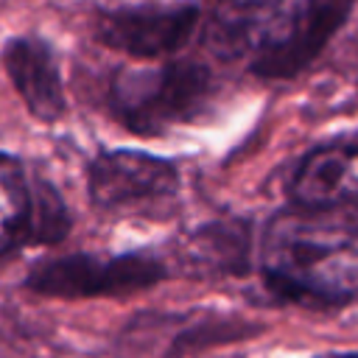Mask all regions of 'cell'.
Wrapping results in <instances>:
<instances>
[{"instance_id": "obj_1", "label": "cell", "mask_w": 358, "mask_h": 358, "mask_svg": "<svg viewBox=\"0 0 358 358\" xmlns=\"http://www.w3.org/2000/svg\"><path fill=\"white\" fill-rule=\"evenodd\" d=\"M260 271L288 302H352L358 299V227L327 210H285L263 232Z\"/></svg>"}, {"instance_id": "obj_3", "label": "cell", "mask_w": 358, "mask_h": 358, "mask_svg": "<svg viewBox=\"0 0 358 358\" xmlns=\"http://www.w3.org/2000/svg\"><path fill=\"white\" fill-rule=\"evenodd\" d=\"M165 277V266L143 252L98 257V255H64L36 263L25 277V285L48 296H112L148 288Z\"/></svg>"}, {"instance_id": "obj_11", "label": "cell", "mask_w": 358, "mask_h": 358, "mask_svg": "<svg viewBox=\"0 0 358 358\" xmlns=\"http://www.w3.org/2000/svg\"><path fill=\"white\" fill-rule=\"evenodd\" d=\"M185 255L193 266L241 274L249 263V227L241 221H210L187 238Z\"/></svg>"}, {"instance_id": "obj_2", "label": "cell", "mask_w": 358, "mask_h": 358, "mask_svg": "<svg viewBox=\"0 0 358 358\" xmlns=\"http://www.w3.org/2000/svg\"><path fill=\"white\" fill-rule=\"evenodd\" d=\"M215 92V76L193 59L157 67H120L109 84L112 115L134 134H162L201 115Z\"/></svg>"}, {"instance_id": "obj_4", "label": "cell", "mask_w": 358, "mask_h": 358, "mask_svg": "<svg viewBox=\"0 0 358 358\" xmlns=\"http://www.w3.org/2000/svg\"><path fill=\"white\" fill-rule=\"evenodd\" d=\"M308 0H215L201 22L204 48L227 62L268 53L296 28Z\"/></svg>"}, {"instance_id": "obj_8", "label": "cell", "mask_w": 358, "mask_h": 358, "mask_svg": "<svg viewBox=\"0 0 358 358\" xmlns=\"http://www.w3.org/2000/svg\"><path fill=\"white\" fill-rule=\"evenodd\" d=\"M296 207L336 210L358 204V143H333L310 151L288 185Z\"/></svg>"}, {"instance_id": "obj_7", "label": "cell", "mask_w": 358, "mask_h": 358, "mask_svg": "<svg viewBox=\"0 0 358 358\" xmlns=\"http://www.w3.org/2000/svg\"><path fill=\"white\" fill-rule=\"evenodd\" d=\"M355 3L358 0H308L291 36L249 62V70L260 78H294L319 59V53L350 20Z\"/></svg>"}, {"instance_id": "obj_12", "label": "cell", "mask_w": 358, "mask_h": 358, "mask_svg": "<svg viewBox=\"0 0 358 358\" xmlns=\"http://www.w3.org/2000/svg\"><path fill=\"white\" fill-rule=\"evenodd\" d=\"M70 232V213L45 179H34V215H31V243H59Z\"/></svg>"}, {"instance_id": "obj_5", "label": "cell", "mask_w": 358, "mask_h": 358, "mask_svg": "<svg viewBox=\"0 0 358 358\" xmlns=\"http://www.w3.org/2000/svg\"><path fill=\"white\" fill-rule=\"evenodd\" d=\"M201 25L199 3L173 6H120L92 17V36L112 50L134 59H162L179 53Z\"/></svg>"}, {"instance_id": "obj_6", "label": "cell", "mask_w": 358, "mask_h": 358, "mask_svg": "<svg viewBox=\"0 0 358 358\" xmlns=\"http://www.w3.org/2000/svg\"><path fill=\"white\" fill-rule=\"evenodd\" d=\"M179 187V171L171 159L117 148L101 151L87 165V190L90 199L103 210L131 207L140 201H157Z\"/></svg>"}, {"instance_id": "obj_10", "label": "cell", "mask_w": 358, "mask_h": 358, "mask_svg": "<svg viewBox=\"0 0 358 358\" xmlns=\"http://www.w3.org/2000/svg\"><path fill=\"white\" fill-rule=\"evenodd\" d=\"M34 179H28L20 159L0 154V257L31 246Z\"/></svg>"}, {"instance_id": "obj_9", "label": "cell", "mask_w": 358, "mask_h": 358, "mask_svg": "<svg viewBox=\"0 0 358 358\" xmlns=\"http://www.w3.org/2000/svg\"><path fill=\"white\" fill-rule=\"evenodd\" d=\"M3 67L20 92L28 112L42 120L53 123L64 115V84L59 73V62L50 45L39 36H14L3 48Z\"/></svg>"}, {"instance_id": "obj_13", "label": "cell", "mask_w": 358, "mask_h": 358, "mask_svg": "<svg viewBox=\"0 0 358 358\" xmlns=\"http://www.w3.org/2000/svg\"><path fill=\"white\" fill-rule=\"evenodd\" d=\"M338 358H358V352H344V355H338Z\"/></svg>"}]
</instances>
